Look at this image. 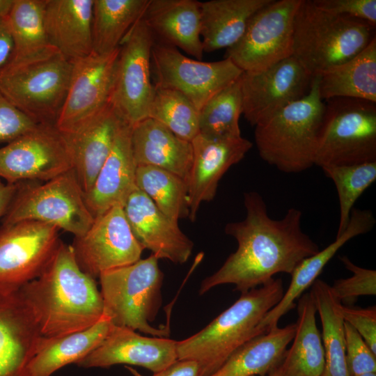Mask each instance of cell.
I'll use <instances>...</instances> for the list:
<instances>
[{"label":"cell","instance_id":"6da1fadb","mask_svg":"<svg viewBox=\"0 0 376 376\" xmlns=\"http://www.w3.org/2000/svg\"><path fill=\"white\" fill-rule=\"evenodd\" d=\"M244 205L245 218L225 226V233L236 240L237 249L203 280L200 295L223 284H233L235 290L246 292L276 274H291L304 259L320 250L301 228L300 210L292 207L283 218L272 219L262 196L254 191L244 194Z\"/></svg>","mask_w":376,"mask_h":376},{"label":"cell","instance_id":"7a4b0ae2","mask_svg":"<svg viewBox=\"0 0 376 376\" xmlns=\"http://www.w3.org/2000/svg\"><path fill=\"white\" fill-rule=\"evenodd\" d=\"M21 288L43 337L86 329L103 315L95 279L81 269L72 246L62 242L42 274Z\"/></svg>","mask_w":376,"mask_h":376},{"label":"cell","instance_id":"3957f363","mask_svg":"<svg viewBox=\"0 0 376 376\" xmlns=\"http://www.w3.org/2000/svg\"><path fill=\"white\" fill-rule=\"evenodd\" d=\"M281 279L241 293L239 299L209 324L191 336L177 342L178 359L196 361L203 376L219 368L241 345L263 334L259 325L282 298Z\"/></svg>","mask_w":376,"mask_h":376},{"label":"cell","instance_id":"277c9868","mask_svg":"<svg viewBox=\"0 0 376 376\" xmlns=\"http://www.w3.org/2000/svg\"><path fill=\"white\" fill-rule=\"evenodd\" d=\"M324 109L319 76H315L305 97L254 126L260 157L287 173H300L313 166Z\"/></svg>","mask_w":376,"mask_h":376},{"label":"cell","instance_id":"5b68a950","mask_svg":"<svg viewBox=\"0 0 376 376\" xmlns=\"http://www.w3.org/2000/svg\"><path fill=\"white\" fill-rule=\"evenodd\" d=\"M374 38L375 27L368 22L301 0L294 19L292 56L313 77L351 59Z\"/></svg>","mask_w":376,"mask_h":376},{"label":"cell","instance_id":"8992f818","mask_svg":"<svg viewBox=\"0 0 376 376\" xmlns=\"http://www.w3.org/2000/svg\"><path fill=\"white\" fill-rule=\"evenodd\" d=\"M158 260L152 254L100 275L103 315L113 324L152 336L169 335L166 327L150 324L162 304L163 273Z\"/></svg>","mask_w":376,"mask_h":376},{"label":"cell","instance_id":"52a82bcc","mask_svg":"<svg viewBox=\"0 0 376 376\" xmlns=\"http://www.w3.org/2000/svg\"><path fill=\"white\" fill-rule=\"evenodd\" d=\"M71 61L57 49L8 61L0 68V93L38 124L55 125L68 90Z\"/></svg>","mask_w":376,"mask_h":376},{"label":"cell","instance_id":"ba28073f","mask_svg":"<svg viewBox=\"0 0 376 376\" xmlns=\"http://www.w3.org/2000/svg\"><path fill=\"white\" fill-rule=\"evenodd\" d=\"M324 103L314 165L376 161V103L351 97H334Z\"/></svg>","mask_w":376,"mask_h":376},{"label":"cell","instance_id":"9c48e42d","mask_svg":"<svg viewBox=\"0 0 376 376\" xmlns=\"http://www.w3.org/2000/svg\"><path fill=\"white\" fill-rule=\"evenodd\" d=\"M73 169L42 184L17 183L15 196L2 219V226L37 221L79 237L94 221Z\"/></svg>","mask_w":376,"mask_h":376},{"label":"cell","instance_id":"30bf717a","mask_svg":"<svg viewBox=\"0 0 376 376\" xmlns=\"http://www.w3.org/2000/svg\"><path fill=\"white\" fill-rule=\"evenodd\" d=\"M154 42L141 17L120 45L109 103L131 126L148 118L153 100L150 65Z\"/></svg>","mask_w":376,"mask_h":376},{"label":"cell","instance_id":"8fae6325","mask_svg":"<svg viewBox=\"0 0 376 376\" xmlns=\"http://www.w3.org/2000/svg\"><path fill=\"white\" fill-rule=\"evenodd\" d=\"M151 64L155 75V87L180 93L198 111L243 72L229 58L203 62L187 57L174 47L155 42Z\"/></svg>","mask_w":376,"mask_h":376},{"label":"cell","instance_id":"7c38bea8","mask_svg":"<svg viewBox=\"0 0 376 376\" xmlns=\"http://www.w3.org/2000/svg\"><path fill=\"white\" fill-rule=\"evenodd\" d=\"M301 1L272 0L259 10L224 58L244 72L260 70L292 56L294 19Z\"/></svg>","mask_w":376,"mask_h":376},{"label":"cell","instance_id":"4fadbf2b","mask_svg":"<svg viewBox=\"0 0 376 376\" xmlns=\"http://www.w3.org/2000/svg\"><path fill=\"white\" fill-rule=\"evenodd\" d=\"M72 169L70 150L55 125L38 124L0 148V178L8 183L46 182Z\"/></svg>","mask_w":376,"mask_h":376},{"label":"cell","instance_id":"5bb4252c","mask_svg":"<svg viewBox=\"0 0 376 376\" xmlns=\"http://www.w3.org/2000/svg\"><path fill=\"white\" fill-rule=\"evenodd\" d=\"M71 246L81 269L95 279L105 272L138 261L144 250L120 205L95 217L84 234L75 237Z\"/></svg>","mask_w":376,"mask_h":376},{"label":"cell","instance_id":"9a60e30c","mask_svg":"<svg viewBox=\"0 0 376 376\" xmlns=\"http://www.w3.org/2000/svg\"><path fill=\"white\" fill-rule=\"evenodd\" d=\"M313 78L292 56L260 70L244 71L240 77L242 113L252 126L256 125L305 97Z\"/></svg>","mask_w":376,"mask_h":376},{"label":"cell","instance_id":"2e32d148","mask_svg":"<svg viewBox=\"0 0 376 376\" xmlns=\"http://www.w3.org/2000/svg\"><path fill=\"white\" fill-rule=\"evenodd\" d=\"M59 229L22 221L0 228V283L22 286L38 277L61 243Z\"/></svg>","mask_w":376,"mask_h":376},{"label":"cell","instance_id":"e0dca14e","mask_svg":"<svg viewBox=\"0 0 376 376\" xmlns=\"http://www.w3.org/2000/svg\"><path fill=\"white\" fill-rule=\"evenodd\" d=\"M120 47L106 54H90L71 60L72 71L65 101L55 126L70 131L109 103Z\"/></svg>","mask_w":376,"mask_h":376},{"label":"cell","instance_id":"ac0fdd59","mask_svg":"<svg viewBox=\"0 0 376 376\" xmlns=\"http://www.w3.org/2000/svg\"><path fill=\"white\" fill-rule=\"evenodd\" d=\"M43 338L21 286L0 283V376H28Z\"/></svg>","mask_w":376,"mask_h":376},{"label":"cell","instance_id":"d6986e66","mask_svg":"<svg viewBox=\"0 0 376 376\" xmlns=\"http://www.w3.org/2000/svg\"><path fill=\"white\" fill-rule=\"evenodd\" d=\"M177 342L167 338L142 336L111 323L102 343L77 364L86 368L127 364L155 373L178 360Z\"/></svg>","mask_w":376,"mask_h":376},{"label":"cell","instance_id":"ffe728a7","mask_svg":"<svg viewBox=\"0 0 376 376\" xmlns=\"http://www.w3.org/2000/svg\"><path fill=\"white\" fill-rule=\"evenodd\" d=\"M191 143L193 160L187 180L189 219L194 221L201 205L214 199L223 175L245 157L253 144L242 136L218 139L199 133Z\"/></svg>","mask_w":376,"mask_h":376},{"label":"cell","instance_id":"44dd1931","mask_svg":"<svg viewBox=\"0 0 376 376\" xmlns=\"http://www.w3.org/2000/svg\"><path fill=\"white\" fill-rule=\"evenodd\" d=\"M123 210L135 237L143 249L159 260L186 263L194 243L181 230L178 221L164 214L138 187L127 198Z\"/></svg>","mask_w":376,"mask_h":376},{"label":"cell","instance_id":"7402d4cb","mask_svg":"<svg viewBox=\"0 0 376 376\" xmlns=\"http://www.w3.org/2000/svg\"><path fill=\"white\" fill-rule=\"evenodd\" d=\"M123 122L109 103L75 129L61 132L72 156V169L84 194L93 185Z\"/></svg>","mask_w":376,"mask_h":376},{"label":"cell","instance_id":"603a6c76","mask_svg":"<svg viewBox=\"0 0 376 376\" xmlns=\"http://www.w3.org/2000/svg\"><path fill=\"white\" fill-rule=\"evenodd\" d=\"M132 127L121 125L112 149L88 191L84 194L86 205L97 217L111 207L124 205L137 188L135 162L131 142Z\"/></svg>","mask_w":376,"mask_h":376},{"label":"cell","instance_id":"cb8c5ba5","mask_svg":"<svg viewBox=\"0 0 376 376\" xmlns=\"http://www.w3.org/2000/svg\"><path fill=\"white\" fill-rule=\"evenodd\" d=\"M376 220L369 210L353 208L348 225L335 240L322 250L304 259L291 273V281L279 302L261 321L259 328L266 332L278 326L281 318L295 307V301L318 279L337 251L352 238L370 231Z\"/></svg>","mask_w":376,"mask_h":376},{"label":"cell","instance_id":"d4e9b609","mask_svg":"<svg viewBox=\"0 0 376 376\" xmlns=\"http://www.w3.org/2000/svg\"><path fill=\"white\" fill-rule=\"evenodd\" d=\"M200 7L196 0H150L142 18L153 38L201 60Z\"/></svg>","mask_w":376,"mask_h":376},{"label":"cell","instance_id":"484cf974","mask_svg":"<svg viewBox=\"0 0 376 376\" xmlns=\"http://www.w3.org/2000/svg\"><path fill=\"white\" fill-rule=\"evenodd\" d=\"M131 142L137 166L158 167L187 182L193 160L191 142L150 118L132 127Z\"/></svg>","mask_w":376,"mask_h":376},{"label":"cell","instance_id":"4316f807","mask_svg":"<svg viewBox=\"0 0 376 376\" xmlns=\"http://www.w3.org/2000/svg\"><path fill=\"white\" fill-rule=\"evenodd\" d=\"M93 0H47L44 23L50 45L70 61L93 52Z\"/></svg>","mask_w":376,"mask_h":376},{"label":"cell","instance_id":"83f0119b","mask_svg":"<svg viewBox=\"0 0 376 376\" xmlns=\"http://www.w3.org/2000/svg\"><path fill=\"white\" fill-rule=\"evenodd\" d=\"M272 0H211L201 2L204 52L229 48L243 36L251 17Z\"/></svg>","mask_w":376,"mask_h":376},{"label":"cell","instance_id":"f1b7e54d","mask_svg":"<svg viewBox=\"0 0 376 376\" xmlns=\"http://www.w3.org/2000/svg\"><path fill=\"white\" fill-rule=\"evenodd\" d=\"M296 324L274 327L246 341L209 376H267L281 363Z\"/></svg>","mask_w":376,"mask_h":376},{"label":"cell","instance_id":"f546056e","mask_svg":"<svg viewBox=\"0 0 376 376\" xmlns=\"http://www.w3.org/2000/svg\"><path fill=\"white\" fill-rule=\"evenodd\" d=\"M297 300L298 318L292 343L278 368L283 376H322L325 359L316 324V305L310 292L303 293Z\"/></svg>","mask_w":376,"mask_h":376},{"label":"cell","instance_id":"4dcf8cb0","mask_svg":"<svg viewBox=\"0 0 376 376\" xmlns=\"http://www.w3.org/2000/svg\"><path fill=\"white\" fill-rule=\"evenodd\" d=\"M111 322L104 315L93 326L60 336L44 337L28 366V376H51L62 367L77 363L107 336Z\"/></svg>","mask_w":376,"mask_h":376},{"label":"cell","instance_id":"1f68e13d","mask_svg":"<svg viewBox=\"0 0 376 376\" xmlns=\"http://www.w3.org/2000/svg\"><path fill=\"white\" fill-rule=\"evenodd\" d=\"M318 76L324 101L351 97L376 103V37L357 55Z\"/></svg>","mask_w":376,"mask_h":376},{"label":"cell","instance_id":"d6a6232c","mask_svg":"<svg viewBox=\"0 0 376 376\" xmlns=\"http://www.w3.org/2000/svg\"><path fill=\"white\" fill-rule=\"evenodd\" d=\"M150 0H93V52L109 54L120 45L143 15Z\"/></svg>","mask_w":376,"mask_h":376},{"label":"cell","instance_id":"836d02e7","mask_svg":"<svg viewBox=\"0 0 376 376\" xmlns=\"http://www.w3.org/2000/svg\"><path fill=\"white\" fill-rule=\"evenodd\" d=\"M311 287L322 328L325 363L322 376H350L345 357L344 321L339 310L341 303L325 281L316 279Z\"/></svg>","mask_w":376,"mask_h":376},{"label":"cell","instance_id":"e575fe53","mask_svg":"<svg viewBox=\"0 0 376 376\" xmlns=\"http://www.w3.org/2000/svg\"><path fill=\"white\" fill-rule=\"evenodd\" d=\"M47 1L15 0L7 19L13 42L9 61L33 59L55 49L50 45L45 28L44 13Z\"/></svg>","mask_w":376,"mask_h":376},{"label":"cell","instance_id":"d590c367","mask_svg":"<svg viewBox=\"0 0 376 376\" xmlns=\"http://www.w3.org/2000/svg\"><path fill=\"white\" fill-rule=\"evenodd\" d=\"M136 185L169 217L176 221L189 218V190L185 180L158 167L138 166Z\"/></svg>","mask_w":376,"mask_h":376},{"label":"cell","instance_id":"8d00e7d4","mask_svg":"<svg viewBox=\"0 0 376 376\" xmlns=\"http://www.w3.org/2000/svg\"><path fill=\"white\" fill-rule=\"evenodd\" d=\"M242 113L240 77L212 97L199 110V134L218 139L242 136L239 124Z\"/></svg>","mask_w":376,"mask_h":376},{"label":"cell","instance_id":"74e56055","mask_svg":"<svg viewBox=\"0 0 376 376\" xmlns=\"http://www.w3.org/2000/svg\"><path fill=\"white\" fill-rule=\"evenodd\" d=\"M155 88L148 118L157 120L180 138L191 142L199 133V111L180 93Z\"/></svg>","mask_w":376,"mask_h":376},{"label":"cell","instance_id":"f35d334b","mask_svg":"<svg viewBox=\"0 0 376 376\" xmlns=\"http://www.w3.org/2000/svg\"><path fill=\"white\" fill-rule=\"evenodd\" d=\"M336 186L339 203L336 236L347 228L354 205L376 180V161L321 168Z\"/></svg>","mask_w":376,"mask_h":376},{"label":"cell","instance_id":"ab89813d","mask_svg":"<svg viewBox=\"0 0 376 376\" xmlns=\"http://www.w3.org/2000/svg\"><path fill=\"white\" fill-rule=\"evenodd\" d=\"M345 267L352 273L348 278L336 280L331 290L344 306H352L360 296L376 295V271L359 267L346 256L340 258Z\"/></svg>","mask_w":376,"mask_h":376},{"label":"cell","instance_id":"60d3db41","mask_svg":"<svg viewBox=\"0 0 376 376\" xmlns=\"http://www.w3.org/2000/svg\"><path fill=\"white\" fill-rule=\"evenodd\" d=\"M343 327L345 357L350 376L376 373V354L350 324L344 322Z\"/></svg>","mask_w":376,"mask_h":376},{"label":"cell","instance_id":"b9f144b4","mask_svg":"<svg viewBox=\"0 0 376 376\" xmlns=\"http://www.w3.org/2000/svg\"><path fill=\"white\" fill-rule=\"evenodd\" d=\"M38 124L0 93V144L15 140Z\"/></svg>","mask_w":376,"mask_h":376},{"label":"cell","instance_id":"7bdbcfd3","mask_svg":"<svg viewBox=\"0 0 376 376\" xmlns=\"http://www.w3.org/2000/svg\"><path fill=\"white\" fill-rule=\"evenodd\" d=\"M320 10L376 25L375 0H312Z\"/></svg>","mask_w":376,"mask_h":376},{"label":"cell","instance_id":"ee69618b","mask_svg":"<svg viewBox=\"0 0 376 376\" xmlns=\"http://www.w3.org/2000/svg\"><path fill=\"white\" fill-rule=\"evenodd\" d=\"M340 313L344 322L350 324L376 354V307L355 308L340 304Z\"/></svg>","mask_w":376,"mask_h":376},{"label":"cell","instance_id":"f6af8a7d","mask_svg":"<svg viewBox=\"0 0 376 376\" xmlns=\"http://www.w3.org/2000/svg\"><path fill=\"white\" fill-rule=\"evenodd\" d=\"M132 376H144L136 369L126 367ZM152 376H203L199 365L194 361L178 359L166 368L153 373Z\"/></svg>","mask_w":376,"mask_h":376},{"label":"cell","instance_id":"bcb514c9","mask_svg":"<svg viewBox=\"0 0 376 376\" xmlns=\"http://www.w3.org/2000/svg\"><path fill=\"white\" fill-rule=\"evenodd\" d=\"M13 51V42L7 21L0 24V68L10 59Z\"/></svg>","mask_w":376,"mask_h":376},{"label":"cell","instance_id":"7dc6e473","mask_svg":"<svg viewBox=\"0 0 376 376\" xmlns=\"http://www.w3.org/2000/svg\"><path fill=\"white\" fill-rule=\"evenodd\" d=\"M17 189V183H3L0 180V219L6 214Z\"/></svg>","mask_w":376,"mask_h":376},{"label":"cell","instance_id":"c3c4849f","mask_svg":"<svg viewBox=\"0 0 376 376\" xmlns=\"http://www.w3.org/2000/svg\"><path fill=\"white\" fill-rule=\"evenodd\" d=\"M15 0H0V24L7 21Z\"/></svg>","mask_w":376,"mask_h":376},{"label":"cell","instance_id":"681fc988","mask_svg":"<svg viewBox=\"0 0 376 376\" xmlns=\"http://www.w3.org/2000/svg\"><path fill=\"white\" fill-rule=\"evenodd\" d=\"M267 376H283V375L281 373L279 368H277L276 369L271 372L269 374H268Z\"/></svg>","mask_w":376,"mask_h":376},{"label":"cell","instance_id":"f907efd6","mask_svg":"<svg viewBox=\"0 0 376 376\" xmlns=\"http://www.w3.org/2000/svg\"><path fill=\"white\" fill-rule=\"evenodd\" d=\"M358 376H376V373H368Z\"/></svg>","mask_w":376,"mask_h":376}]
</instances>
